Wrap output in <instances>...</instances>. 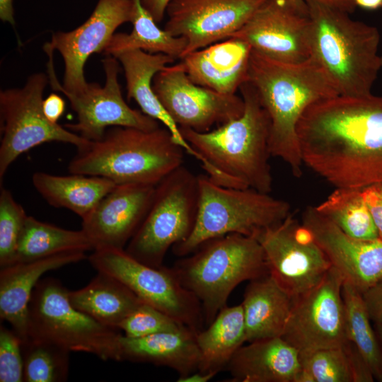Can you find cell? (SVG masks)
<instances>
[{"mask_svg": "<svg viewBox=\"0 0 382 382\" xmlns=\"http://www.w3.org/2000/svg\"><path fill=\"white\" fill-rule=\"evenodd\" d=\"M297 135L303 166L334 187L382 185V96L316 103L301 117Z\"/></svg>", "mask_w": 382, "mask_h": 382, "instance_id": "1", "label": "cell"}, {"mask_svg": "<svg viewBox=\"0 0 382 382\" xmlns=\"http://www.w3.org/2000/svg\"><path fill=\"white\" fill-rule=\"evenodd\" d=\"M311 21L310 59L339 96H364L381 70L377 28L337 9L306 1Z\"/></svg>", "mask_w": 382, "mask_h": 382, "instance_id": "4", "label": "cell"}, {"mask_svg": "<svg viewBox=\"0 0 382 382\" xmlns=\"http://www.w3.org/2000/svg\"><path fill=\"white\" fill-rule=\"evenodd\" d=\"M375 330L382 349V324L375 325Z\"/></svg>", "mask_w": 382, "mask_h": 382, "instance_id": "48", "label": "cell"}, {"mask_svg": "<svg viewBox=\"0 0 382 382\" xmlns=\"http://www.w3.org/2000/svg\"><path fill=\"white\" fill-rule=\"evenodd\" d=\"M297 382H372L369 368L349 342L347 345L299 353Z\"/></svg>", "mask_w": 382, "mask_h": 382, "instance_id": "30", "label": "cell"}, {"mask_svg": "<svg viewBox=\"0 0 382 382\" xmlns=\"http://www.w3.org/2000/svg\"><path fill=\"white\" fill-rule=\"evenodd\" d=\"M23 207L11 192L1 186L0 192V267L14 263L19 238L27 218Z\"/></svg>", "mask_w": 382, "mask_h": 382, "instance_id": "36", "label": "cell"}, {"mask_svg": "<svg viewBox=\"0 0 382 382\" xmlns=\"http://www.w3.org/2000/svg\"><path fill=\"white\" fill-rule=\"evenodd\" d=\"M248 81L270 119L272 156L282 160L294 176L301 177L303 163L297 135L299 122L310 106L338 93L311 59L298 64L282 63L253 50Z\"/></svg>", "mask_w": 382, "mask_h": 382, "instance_id": "3", "label": "cell"}, {"mask_svg": "<svg viewBox=\"0 0 382 382\" xmlns=\"http://www.w3.org/2000/svg\"><path fill=\"white\" fill-rule=\"evenodd\" d=\"M342 295L347 337L369 368L374 379L382 381V349L361 293L343 282Z\"/></svg>", "mask_w": 382, "mask_h": 382, "instance_id": "33", "label": "cell"}, {"mask_svg": "<svg viewBox=\"0 0 382 382\" xmlns=\"http://www.w3.org/2000/svg\"><path fill=\"white\" fill-rule=\"evenodd\" d=\"M370 319L375 325L382 324V281L361 294Z\"/></svg>", "mask_w": 382, "mask_h": 382, "instance_id": "40", "label": "cell"}, {"mask_svg": "<svg viewBox=\"0 0 382 382\" xmlns=\"http://www.w3.org/2000/svg\"><path fill=\"white\" fill-rule=\"evenodd\" d=\"M130 33H115L103 51L105 56L116 57L120 53L141 50L151 54L163 53L180 59L187 46L182 37L170 35L156 25L151 15L142 6L141 0H133V16Z\"/></svg>", "mask_w": 382, "mask_h": 382, "instance_id": "31", "label": "cell"}, {"mask_svg": "<svg viewBox=\"0 0 382 382\" xmlns=\"http://www.w3.org/2000/svg\"><path fill=\"white\" fill-rule=\"evenodd\" d=\"M380 57H381V70H382V51H381V54H380Z\"/></svg>", "mask_w": 382, "mask_h": 382, "instance_id": "49", "label": "cell"}, {"mask_svg": "<svg viewBox=\"0 0 382 382\" xmlns=\"http://www.w3.org/2000/svg\"><path fill=\"white\" fill-rule=\"evenodd\" d=\"M255 238L269 274L294 299L319 284L331 267L311 231L291 214Z\"/></svg>", "mask_w": 382, "mask_h": 382, "instance_id": "12", "label": "cell"}, {"mask_svg": "<svg viewBox=\"0 0 382 382\" xmlns=\"http://www.w3.org/2000/svg\"><path fill=\"white\" fill-rule=\"evenodd\" d=\"M362 195L382 240V185L367 187Z\"/></svg>", "mask_w": 382, "mask_h": 382, "instance_id": "39", "label": "cell"}, {"mask_svg": "<svg viewBox=\"0 0 382 382\" xmlns=\"http://www.w3.org/2000/svg\"><path fill=\"white\" fill-rule=\"evenodd\" d=\"M195 330L184 327L175 331L132 338L121 335V361L149 363L170 368L187 376L199 369L200 354Z\"/></svg>", "mask_w": 382, "mask_h": 382, "instance_id": "25", "label": "cell"}, {"mask_svg": "<svg viewBox=\"0 0 382 382\" xmlns=\"http://www.w3.org/2000/svg\"><path fill=\"white\" fill-rule=\"evenodd\" d=\"M184 151L165 127L145 130L114 126L101 139L77 149L68 170L103 177L116 185H156L183 165Z\"/></svg>", "mask_w": 382, "mask_h": 382, "instance_id": "5", "label": "cell"}, {"mask_svg": "<svg viewBox=\"0 0 382 382\" xmlns=\"http://www.w3.org/2000/svg\"><path fill=\"white\" fill-rule=\"evenodd\" d=\"M227 366L233 382H297L299 352L282 337L248 342Z\"/></svg>", "mask_w": 382, "mask_h": 382, "instance_id": "23", "label": "cell"}, {"mask_svg": "<svg viewBox=\"0 0 382 382\" xmlns=\"http://www.w3.org/2000/svg\"><path fill=\"white\" fill-rule=\"evenodd\" d=\"M343 282L331 266L319 284L294 299L282 337L299 353L342 347L349 342L342 295Z\"/></svg>", "mask_w": 382, "mask_h": 382, "instance_id": "14", "label": "cell"}, {"mask_svg": "<svg viewBox=\"0 0 382 382\" xmlns=\"http://www.w3.org/2000/svg\"><path fill=\"white\" fill-rule=\"evenodd\" d=\"M23 381L62 382L67 379L69 353L52 342L28 337L22 342Z\"/></svg>", "mask_w": 382, "mask_h": 382, "instance_id": "35", "label": "cell"}, {"mask_svg": "<svg viewBox=\"0 0 382 382\" xmlns=\"http://www.w3.org/2000/svg\"><path fill=\"white\" fill-rule=\"evenodd\" d=\"M316 209L351 237L365 241L379 238L362 190L335 187Z\"/></svg>", "mask_w": 382, "mask_h": 382, "instance_id": "34", "label": "cell"}, {"mask_svg": "<svg viewBox=\"0 0 382 382\" xmlns=\"http://www.w3.org/2000/svg\"><path fill=\"white\" fill-rule=\"evenodd\" d=\"M292 4L303 11H308V6L304 0H289Z\"/></svg>", "mask_w": 382, "mask_h": 382, "instance_id": "47", "label": "cell"}, {"mask_svg": "<svg viewBox=\"0 0 382 382\" xmlns=\"http://www.w3.org/2000/svg\"><path fill=\"white\" fill-rule=\"evenodd\" d=\"M267 1L170 0L164 30L186 40L183 57L231 37Z\"/></svg>", "mask_w": 382, "mask_h": 382, "instance_id": "16", "label": "cell"}, {"mask_svg": "<svg viewBox=\"0 0 382 382\" xmlns=\"http://www.w3.org/2000/svg\"><path fill=\"white\" fill-rule=\"evenodd\" d=\"M156 186L116 185L81 219V229L92 243L93 250L103 248L125 249L150 208Z\"/></svg>", "mask_w": 382, "mask_h": 382, "instance_id": "20", "label": "cell"}, {"mask_svg": "<svg viewBox=\"0 0 382 382\" xmlns=\"http://www.w3.org/2000/svg\"><path fill=\"white\" fill-rule=\"evenodd\" d=\"M45 117L52 123H57L65 110L64 100L56 93H51L42 102Z\"/></svg>", "mask_w": 382, "mask_h": 382, "instance_id": "41", "label": "cell"}, {"mask_svg": "<svg viewBox=\"0 0 382 382\" xmlns=\"http://www.w3.org/2000/svg\"><path fill=\"white\" fill-rule=\"evenodd\" d=\"M0 381H23L22 341L11 328L0 327Z\"/></svg>", "mask_w": 382, "mask_h": 382, "instance_id": "38", "label": "cell"}, {"mask_svg": "<svg viewBox=\"0 0 382 382\" xmlns=\"http://www.w3.org/2000/svg\"><path fill=\"white\" fill-rule=\"evenodd\" d=\"M152 88L179 127L205 132L239 117L244 111L242 97L193 83L180 62L168 65L156 74Z\"/></svg>", "mask_w": 382, "mask_h": 382, "instance_id": "15", "label": "cell"}, {"mask_svg": "<svg viewBox=\"0 0 382 382\" xmlns=\"http://www.w3.org/2000/svg\"><path fill=\"white\" fill-rule=\"evenodd\" d=\"M239 90L245 104L239 117L205 132L183 127H179L180 132L214 183L270 193L273 182L270 119L250 81Z\"/></svg>", "mask_w": 382, "mask_h": 382, "instance_id": "2", "label": "cell"}, {"mask_svg": "<svg viewBox=\"0 0 382 382\" xmlns=\"http://www.w3.org/2000/svg\"><path fill=\"white\" fill-rule=\"evenodd\" d=\"M71 303L107 327L120 324L142 302L127 286L100 272L86 286L69 291Z\"/></svg>", "mask_w": 382, "mask_h": 382, "instance_id": "27", "label": "cell"}, {"mask_svg": "<svg viewBox=\"0 0 382 382\" xmlns=\"http://www.w3.org/2000/svg\"><path fill=\"white\" fill-rule=\"evenodd\" d=\"M200 354L198 370L218 374L226 368L245 340L241 303L224 306L205 330L196 333Z\"/></svg>", "mask_w": 382, "mask_h": 382, "instance_id": "29", "label": "cell"}, {"mask_svg": "<svg viewBox=\"0 0 382 382\" xmlns=\"http://www.w3.org/2000/svg\"><path fill=\"white\" fill-rule=\"evenodd\" d=\"M86 257V252L69 251L1 268L0 318L11 325L22 342L29 337L28 305L40 277L50 270L78 262Z\"/></svg>", "mask_w": 382, "mask_h": 382, "instance_id": "22", "label": "cell"}, {"mask_svg": "<svg viewBox=\"0 0 382 382\" xmlns=\"http://www.w3.org/2000/svg\"><path fill=\"white\" fill-rule=\"evenodd\" d=\"M198 175L183 165L156 186L154 197L126 252L151 267L162 266L170 248L192 232L198 209Z\"/></svg>", "mask_w": 382, "mask_h": 382, "instance_id": "9", "label": "cell"}, {"mask_svg": "<svg viewBox=\"0 0 382 382\" xmlns=\"http://www.w3.org/2000/svg\"><path fill=\"white\" fill-rule=\"evenodd\" d=\"M133 0H99L91 16L69 32L54 33L44 46L58 51L64 62L63 84L56 76L52 51H47L48 79L53 90L77 93L86 88L84 66L93 53H103L108 42L122 24L131 22Z\"/></svg>", "mask_w": 382, "mask_h": 382, "instance_id": "13", "label": "cell"}, {"mask_svg": "<svg viewBox=\"0 0 382 382\" xmlns=\"http://www.w3.org/2000/svg\"><path fill=\"white\" fill-rule=\"evenodd\" d=\"M69 292L54 278L37 282L28 305L29 337L52 342L70 352H86L104 361H120L122 334L74 307Z\"/></svg>", "mask_w": 382, "mask_h": 382, "instance_id": "8", "label": "cell"}, {"mask_svg": "<svg viewBox=\"0 0 382 382\" xmlns=\"http://www.w3.org/2000/svg\"><path fill=\"white\" fill-rule=\"evenodd\" d=\"M98 272L127 286L142 302L166 313L195 332L201 330L204 315L200 302L180 282L173 268L147 265L125 249H96L88 257Z\"/></svg>", "mask_w": 382, "mask_h": 382, "instance_id": "11", "label": "cell"}, {"mask_svg": "<svg viewBox=\"0 0 382 382\" xmlns=\"http://www.w3.org/2000/svg\"><path fill=\"white\" fill-rule=\"evenodd\" d=\"M311 1L319 4L337 9L341 11L351 13L356 9L357 4L354 0H304Z\"/></svg>", "mask_w": 382, "mask_h": 382, "instance_id": "43", "label": "cell"}, {"mask_svg": "<svg viewBox=\"0 0 382 382\" xmlns=\"http://www.w3.org/2000/svg\"><path fill=\"white\" fill-rule=\"evenodd\" d=\"M105 83H88L77 93L62 91L76 113L77 122L64 127L88 141L101 139L108 128L114 126L131 127L150 130L159 122L140 110L132 109L124 100L118 81L119 61L106 56L102 60Z\"/></svg>", "mask_w": 382, "mask_h": 382, "instance_id": "17", "label": "cell"}, {"mask_svg": "<svg viewBox=\"0 0 382 382\" xmlns=\"http://www.w3.org/2000/svg\"><path fill=\"white\" fill-rule=\"evenodd\" d=\"M301 223L312 233L331 266L361 294L382 281V240L351 237L316 207H308Z\"/></svg>", "mask_w": 382, "mask_h": 382, "instance_id": "19", "label": "cell"}, {"mask_svg": "<svg viewBox=\"0 0 382 382\" xmlns=\"http://www.w3.org/2000/svg\"><path fill=\"white\" fill-rule=\"evenodd\" d=\"M88 250H93V246L82 229H64L28 216L14 263L30 262L64 252Z\"/></svg>", "mask_w": 382, "mask_h": 382, "instance_id": "32", "label": "cell"}, {"mask_svg": "<svg viewBox=\"0 0 382 382\" xmlns=\"http://www.w3.org/2000/svg\"><path fill=\"white\" fill-rule=\"evenodd\" d=\"M184 327L187 326L154 306L142 303L120 324L118 330H122V335L126 337L137 338L175 331Z\"/></svg>", "mask_w": 382, "mask_h": 382, "instance_id": "37", "label": "cell"}, {"mask_svg": "<svg viewBox=\"0 0 382 382\" xmlns=\"http://www.w3.org/2000/svg\"><path fill=\"white\" fill-rule=\"evenodd\" d=\"M173 269L200 302L207 325L226 306L238 285L269 273L258 241L238 233L204 242Z\"/></svg>", "mask_w": 382, "mask_h": 382, "instance_id": "6", "label": "cell"}, {"mask_svg": "<svg viewBox=\"0 0 382 382\" xmlns=\"http://www.w3.org/2000/svg\"><path fill=\"white\" fill-rule=\"evenodd\" d=\"M115 58L125 71L127 99H134L142 112L161 122L170 132L174 141L199 161L198 154L183 138L179 127L166 112L152 88L155 74L176 59L166 54H151L141 50L125 51Z\"/></svg>", "mask_w": 382, "mask_h": 382, "instance_id": "24", "label": "cell"}, {"mask_svg": "<svg viewBox=\"0 0 382 382\" xmlns=\"http://www.w3.org/2000/svg\"><path fill=\"white\" fill-rule=\"evenodd\" d=\"M293 302L269 273L249 281L241 303L246 342L282 337Z\"/></svg>", "mask_w": 382, "mask_h": 382, "instance_id": "26", "label": "cell"}, {"mask_svg": "<svg viewBox=\"0 0 382 382\" xmlns=\"http://www.w3.org/2000/svg\"><path fill=\"white\" fill-rule=\"evenodd\" d=\"M310 30L308 11L289 0H267L231 37L272 60L298 64L310 59Z\"/></svg>", "mask_w": 382, "mask_h": 382, "instance_id": "18", "label": "cell"}, {"mask_svg": "<svg viewBox=\"0 0 382 382\" xmlns=\"http://www.w3.org/2000/svg\"><path fill=\"white\" fill-rule=\"evenodd\" d=\"M0 18L12 25H16L13 0H0Z\"/></svg>", "mask_w": 382, "mask_h": 382, "instance_id": "45", "label": "cell"}, {"mask_svg": "<svg viewBox=\"0 0 382 382\" xmlns=\"http://www.w3.org/2000/svg\"><path fill=\"white\" fill-rule=\"evenodd\" d=\"M70 174L57 175L36 172L32 176V183L49 204L69 209L81 219L116 185L103 177Z\"/></svg>", "mask_w": 382, "mask_h": 382, "instance_id": "28", "label": "cell"}, {"mask_svg": "<svg viewBox=\"0 0 382 382\" xmlns=\"http://www.w3.org/2000/svg\"><path fill=\"white\" fill-rule=\"evenodd\" d=\"M250 45L231 37L192 52L180 59L195 83L224 94H236L248 79Z\"/></svg>", "mask_w": 382, "mask_h": 382, "instance_id": "21", "label": "cell"}, {"mask_svg": "<svg viewBox=\"0 0 382 382\" xmlns=\"http://www.w3.org/2000/svg\"><path fill=\"white\" fill-rule=\"evenodd\" d=\"M217 374L197 370L187 376H179L178 382H207L212 379Z\"/></svg>", "mask_w": 382, "mask_h": 382, "instance_id": "44", "label": "cell"}, {"mask_svg": "<svg viewBox=\"0 0 382 382\" xmlns=\"http://www.w3.org/2000/svg\"><path fill=\"white\" fill-rule=\"evenodd\" d=\"M357 7L375 10L382 7V0H354Z\"/></svg>", "mask_w": 382, "mask_h": 382, "instance_id": "46", "label": "cell"}, {"mask_svg": "<svg viewBox=\"0 0 382 382\" xmlns=\"http://www.w3.org/2000/svg\"><path fill=\"white\" fill-rule=\"evenodd\" d=\"M198 209L194 228L183 241L172 247L180 257L193 253L204 242L229 233L255 238L262 230L284 220L289 204L253 188L219 185L198 175Z\"/></svg>", "mask_w": 382, "mask_h": 382, "instance_id": "7", "label": "cell"}, {"mask_svg": "<svg viewBox=\"0 0 382 382\" xmlns=\"http://www.w3.org/2000/svg\"><path fill=\"white\" fill-rule=\"evenodd\" d=\"M48 76H30L22 88L0 91V184L12 163L21 154L43 143L59 141L77 149L89 141L58 123H52L42 110Z\"/></svg>", "mask_w": 382, "mask_h": 382, "instance_id": "10", "label": "cell"}, {"mask_svg": "<svg viewBox=\"0 0 382 382\" xmlns=\"http://www.w3.org/2000/svg\"><path fill=\"white\" fill-rule=\"evenodd\" d=\"M170 0H141L142 6L151 15L156 23L164 18L167 5Z\"/></svg>", "mask_w": 382, "mask_h": 382, "instance_id": "42", "label": "cell"}]
</instances>
